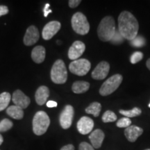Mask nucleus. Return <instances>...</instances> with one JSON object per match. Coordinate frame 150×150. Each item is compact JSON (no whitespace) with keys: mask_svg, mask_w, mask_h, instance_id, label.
<instances>
[{"mask_svg":"<svg viewBox=\"0 0 150 150\" xmlns=\"http://www.w3.org/2000/svg\"><path fill=\"white\" fill-rule=\"evenodd\" d=\"M81 2V0H70L68 1V4L71 8H74L77 7Z\"/></svg>","mask_w":150,"mask_h":150,"instance_id":"obj_31","label":"nucleus"},{"mask_svg":"<svg viewBox=\"0 0 150 150\" xmlns=\"http://www.w3.org/2000/svg\"><path fill=\"white\" fill-rule=\"evenodd\" d=\"M46 50L44 47L39 45L35 47L31 52V59L35 63L40 64L45 59Z\"/></svg>","mask_w":150,"mask_h":150,"instance_id":"obj_18","label":"nucleus"},{"mask_svg":"<svg viewBox=\"0 0 150 150\" xmlns=\"http://www.w3.org/2000/svg\"><path fill=\"white\" fill-rule=\"evenodd\" d=\"M74 108L71 105H67L64 109L62 110L60 114L59 122L61 127L64 129H67L71 127L74 117Z\"/></svg>","mask_w":150,"mask_h":150,"instance_id":"obj_8","label":"nucleus"},{"mask_svg":"<svg viewBox=\"0 0 150 150\" xmlns=\"http://www.w3.org/2000/svg\"><path fill=\"white\" fill-rule=\"evenodd\" d=\"M123 80V77L121 74H117L112 75L101 86L99 89V93L102 96H108L114 93L120 86Z\"/></svg>","mask_w":150,"mask_h":150,"instance_id":"obj_6","label":"nucleus"},{"mask_svg":"<svg viewBox=\"0 0 150 150\" xmlns=\"http://www.w3.org/2000/svg\"><path fill=\"white\" fill-rule=\"evenodd\" d=\"M91 63L88 60L80 59L73 61L69 65V70L72 74L78 76H85L91 70Z\"/></svg>","mask_w":150,"mask_h":150,"instance_id":"obj_7","label":"nucleus"},{"mask_svg":"<svg viewBox=\"0 0 150 150\" xmlns=\"http://www.w3.org/2000/svg\"><path fill=\"white\" fill-rule=\"evenodd\" d=\"M148 106H149V107L150 108V103H149V105H148Z\"/></svg>","mask_w":150,"mask_h":150,"instance_id":"obj_38","label":"nucleus"},{"mask_svg":"<svg viewBox=\"0 0 150 150\" xmlns=\"http://www.w3.org/2000/svg\"><path fill=\"white\" fill-rule=\"evenodd\" d=\"M40 34L38 29L34 25H31L26 31L23 42L26 46H31L36 43L39 40Z\"/></svg>","mask_w":150,"mask_h":150,"instance_id":"obj_11","label":"nucleus"},{"mask_svg":"<svg viewBox=\"0 0 150 150\" xmlns=\"http://www.w3.org/2000/svg\"><path fill=\"white\" fill-rule=\"evenodd\" d=\"M74 146L72 145V144H69V145L63 146V147H61V149L60 150H74Z\"/></svg>","mask_w":150,"mask_h":150,"instance_id":"obj_34","label":"nucleus"},{"mask_svg":"<svg viewBox=\"0 0 150 150\" xmlns=\"http://www.w3.org/2000/svg\"><path fill=\"white\" fill-rule=\"evenodd\" d=\"M86 45L83 42L76 40L73 42L68 50V58L70 60H77L85 52Z\"/></svg>","mask_w":150,"mask_h":150,"instance_id":"obj_13","label":"nucleus"},{"mask_svg":"<svg viewBox=\"0 0 150 150\" xmlns=\"http://www.w3.org/2000/svg\"><path fill=\"white\" fill-rule=\"evenodd\" d=\"M51 79L54 83L63 84L67 79V71L65 63L61 59H58L54 63L51 70Z\"/></svg>","mask_w":150,"mask_h":150,"instance_id":"obj_4","label":"nucleus"},{"mask_svg":"<svg viewBox=\"0 0 150 150\" xmlns=\"http://www.w3.org/2000/svg\"><path fill=\"white\" fill-rule=\"evenodd\" d=\"M139 29L138 20L128 11H123L118 17V31L125 39L131 41L137 36Z\"/></svg>","mask_w":150,"mask_h":150,"instance_id":"obj_1","label":"nucleus"},{"mask_svg":"<svg viewBox=\"0 0 150 150\" xmlns=\"http://www.w3.org/2000/svg\"><path fill=\"white\" fill-rule=\"evenodd\" d=\"M79 150H95V148L88 142H82L79 146Z\"/></svg>","mask_w":150,"mask_h":150,"instance_id":"obj_30","label":"nucleus"},{"mask_svg":"<svg viewBox=\"0 0 150 150\" xmlns=\"http://www.w3.org/2000/svg\"><path fill=\"white\" fill-rule=\"evenodd\" d=\"M6 113L15 120H22L24 117V110L16 106H11L6 109Z\"/></svg>","mask_w":150,"mask_h":150,"instance_id":"obj_20","label":"nucleus"},{"mask_svg":"<svg viewBox=\"0 0 150 150\" xmlns=\"http://www.w3.org/2000/svg\"><path fill=\"white\" fill-rule=\"evenodd\" d=\"M8 11H9L8 8L6 6H4V5L0 6V17L8 14Z\"/></svg>","mask_w":150,"mask_h":150,"instance_id":"obj_32","label":"nucleus"},{"mask_svg":"<svg viewBox=\"0 0 150 150\" xmlns=\"http://www.w3.org/2000/svg\"><path fill=\"white\" fill-rule=\"evenodd\" d=\"M124 39L125 38H124L122 35L120 34L119 31H116L115 35H113V37H112L111 40H110V42L114 45H120L124 42Z\"/></svg>","mask_w":150,"mask_h":150,"instance_id":"obj_28","label":"nucleus"},{"mask_svg":"<svg viewBox=\"0 0 150 150\" xmlns=\"http://www.w3.org/2000/svg\"><path fill=\"white\" fill-rule=\"evenodd\" d=\"M101 108H102V105L99 102H93L86 108V112L88 114H91L94 117H98L100 114Z\"/></svg>","mask_w":150,"mask_h":150,"instance_id":"obj_21","label":"nucleus"},{"mask_svg":"<svg viewBox=\"0 0 150 150\" xmlns=\"http://www.w3.org/2000/svg\"><path fill=\"white\" fill-rule=\"evenodd\" d=\"M13 126V123L10 120L4 119L0 122V132H6V131L10 130Z\"/></svg>","mask_w":150,"mask_h":150,"instance_id":"obj_25","label":"nucleus"},{"mask_svg":"<svg viewBox=\"0 0 150 150\" xmlns=\"http://www.w3.org/2000/svg\"><path fill=\"white\" fill-rule=\"evenodd\" d=\"M110 65L108 62L102 61L97 65L92 72L91 76L95 80L104 79L109 72Z\"/></svg>","mask_w":150,"mask_h":150,"instance_id":"obj_10","label":"nucleus"},{"mask_svg":"<svg viewBox=\"0 0 150 150\" xmlns=\"http://www.w3.org/2000/svg\"><path fill=\"white\" fill-rule=\"evenodd\" d=\"M90 88V83L83 81H78L72 84V90L76 94H81L87 92Z\"/></svg>","mask_w":150,"mask_h":150,"instance_id":"obj_19","label":"nucleus"},{"mask_svg":"<svg viewBox=\"0 0 150 150\" xmlns=\"http://www.w3.org/2000/svg\"><path fill=\"white\" fill-rule=\"evenodd\" d=\"M115 31V20L111 16H106L103 18L97 28L98 37L103 42L110 41Z\"/></svg>","mask_w":150,"mask_h":150,"instance_id":"obj_2","label":"nucleus"},{"mask_svg":"<svg viewBox=\"0 0 150 150\" xmlns=\"http://www.w3.org/2000/svg\"><path fill=\"white\" fill-rule=\"evenodd\" d=\"M131 125V120L129 117H122L116 123V126L119 128H127Z\"/></svg>","mask_w":150,"mask_h":150,"instance_id":"obj_27","label":"nucleus"},{"mask_svg":"<svg viewBox=\"0 0 150 150\" xmlns=\"http://www.w3.org/2000/svg\"><path fill=\"white\" fill-rule=\"evenodd\" d=\"M143 58V54L140 52H136L132 54L131 56V63L132 64H136V63H138V62L141 61Z\"/></svg>","mask_w":150,"mask_h":150,"instance_id":"obj_29","label":"nucleus"},{"mask_svg":"<svg viewBox=\"0 0 150 150\" xmlns=\"http://www.w3.org/2000/svg\"><path fill=\"white\" fill-rule=\"evenodd\" d=\"M143 133V129L139 127L131 125L125 130V135L129 142H134Z\"/></svg>","mask_w":150,"mask_h":150,"instance_id":"obj_15","label":"nucleus"},{"mask_svg":"<svg viewBox=\"0 0 150 150\" xmlns=\"http://www.w3.org/2000/svg\"><path fill=\"white\" fill-rule=\"evenodd\" d=\"M102 121L104 123L112 122L117 120V115L111 110H106L102 115Z\"/></svg>","mask_w":150,"mask_h":150,"instance_id":"obj_24","label":"nucleus"},{"mask_svg":"<svg viewBox=\"0 0 150 150\" xmlns=\"http://www.w3.org/2000/svg\"><path fill=\"white\" fill-rule=\"evenodd\" d=\"M76 127L81 134H88L93 130L94 122L91 118L87 117V116H83L78 121Z\"/></svg>","mask_w":150,"mask_h":150,"instance_id":"obj_14","label":"nucleus"},{"mask_svg":"<svg viewBox=\"0 0 150 150\" xmlns=\"http://www.w3.org/2000/svg\"><path fill=\"white\" fill-rule=\"evenodd\" d=\"M49 96H50V90L48 88L45 86H41L35 92V102L38 105L42 106L47 103Z\"/></svg>","mask_w":150,"mask_h":150,"instance_id":"obj_17","label":"nucleus"},{"mask_svg":"<svg viewBox=\"0 0 150 150\" xmlns=\"http://www.w3.org/2000/svg\"><path fill=\"white\" fill-rule=\"evenodd\" d=\"M145 150H150V149H145Z\"/></svg>","mask_w":150,"mask_h":150,"instance_id":"obj_39","label":"nucleus"},{"mask_svg":"<svg viewBox=\"0 0 150 150\" xmlns=\"http://www.w3.org/2000/svg\"><path fill=\"white\" fill-rule=\"evenodd\" d=\"M11 101V94L7 92H4L0 94V111L8 107Z\"/></svg>","mask_w":150,"mask_h":150,"instance_id":"obj_22","label":"nucleus"},{"mask_svg":"<svg viewBox=\"0 0 150 150\" xmlns=\"http://www.w3.org/2000/svg\"><path fill=\"white\" fill-rule=\"evenodd\" d=\"M50 4L47 3V4H46L45 6V7H44V9H43V11H44V16L45 17V18L47 17L49 14L52 13V11L50 10Z\"/></svg>","mask_w":150,"mask_h":150,"instance_id":"obj_33","label":"nucleus"},{"mask_svg":"<svg viewBox=\"0 0 150 150\" xmlns=\"http://www.w3.org/2000/svg\"><path fill=\"white\" fill-rule=\"evenodd\" d=\"M61 24L59 21H51L48 22L42 29V38L45 40L52 39L61 29Z\"/></svg>","mask_w":150,"mask_h":150,"instance_id":"obj_9","label":"nucleus"},{"mask_svg":"<svg viewBox=\"0 0 150 150\" xmlns=\"http://www.w3.org/2000/svg\"><path fill=\"white\" fill-rule=\"evenodd\" d=\"M47 106L49 108H54V107H56L57 106V103L54 101H48L47 102Z\"/></svg>","mask_w":150,"mask_h":150,"instance_id":"obj_35","label":"nucleus"},{"mask_svg":"<svg viewBox=\"0 0 150 150\" xmlns=\"http://www.w3.org/2000/svg\"><path fill=\"white\" fill-rule=\"evenodd\" d=\"M146 65H147V68L150 70V59H149L147 61V63H146Z\"/></svg>","mask_w":150,"mask_h":150,"instance_id":"obj_36","label":"nucleus"},{"mask_svg":"<svg viewBox=\"0 0 150 150\" xmlns=\"http://www.w3.org/2000/svg\"><path fill=\"white\" fill-rule=\"evenodd\" d=\"M3 141H4V138H3V136H1V134H0V145H1V144L3 143Z\"/></svg>","mask_w":150,"mask_h":150,"instance_id":"obj_37","label":"nucleus"},{"mask_svg":"<svg viewBox=\"0 0 150 150\" xmlns=\"http://www.w3.org/2000/svg\"><path fill=\"white\" fill-rule=\"evenodd\" d=\"M131 45L135 47H142L145 45V40L140 35H137L134 40L131 41Z\"/></svg>","mask_w":150,"mask_h":150,"instance_id":"obj_26","label":"nucleus"},{"mask_svg":"<svg viewBox=\"0 0 150 150\" xmlns=\"http://www.w3.org/2000/svg\"><path fill=\"white\" fill-rule=\"evenodd\" d=\"M33 131L37 136L45 134L50 125V119L45 111L40 110L35 114L33 121Z\"/></svg>","mask_w":150,"mask_h":150,"instance_id":"obj_3","label":"nucleus"},{"mask_svg":"<svg viewBox=\"0 0 150 150\" xmlns=\"http://www.w3.org/2000/svg\"><path fill=\"white\" fill-rule=\"evenodd\" d=\"M142 110L139 108H134L131 110H120V113L122 114L123 115L126 116L127 117H134L136 116L140 115L141 114Z\"/></svg>","mask_w":150,"mask_h":150,"instance_id":"obj_23","label":"nucleus"},{"mask_svg":"<svg viewBox=\"0 0 150 150\" xmlns=\"http://www.w3.org/2000/svg\"><path fill=\"white\" fill-rule=\"evenodd\" d=\"M12 101L15 105L22 109L27 108L31 103V99L29 97L24 95V93L20 90H17L13 94Z\"/></svg>","mask_w":150,"mask_h":150,"instance_id":"obj_12","label":"nucleus"},{"mask_svg":"<svg viewBox=\"0 0 150 150\" xmlns=\"http://www.w3.org/2000/svg\"><path fill=\"white\" fill-rule=\"evenodd\" d=\"M72 27L74 32L79 35H86L90 31V24L86 16L81 12L73 15L71 20Z\"/></svg>","mask_w":150,"mask_h":150,"instance_id":"obj_5","label":"nucleus"},{"mask_svg":"<svg viewBox=\"0 0 150 150\" xmlns=\"http://www.w3.org/2000/svg\"><path fill=\"white\" fill-rule=\"evenodd\" d=\"M104 138V133L101 129H96L93 131L89 136V139L91 142L92 146L95 149H99L101 147Z\"/></svg>","mask_w":150,"mask_h":150,"instance_id":"obj_16","label":"nucleus"}]
</instances>
